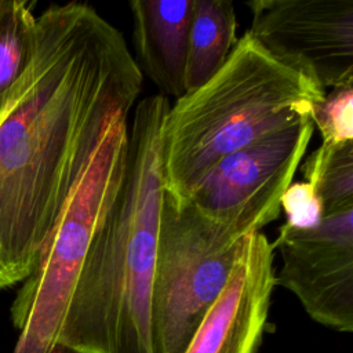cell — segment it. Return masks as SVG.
I'll return each instance as SVG.
<instances>
[{
  "mask_svg": "<svg viewBox=\"0 0 353 353\" xmlns=\"http://www.w3.org/2000/svg\"><path fill=\"white\" fill-rule=\"evenodd\" d=\"M310 119L323 143L353 142V84L331 88L313 106Z\"/></svg>",
  "mask_w": 353,
  "mask_h": 353,
  "instance_id": "obj_14",
  "label": "cell"
},
{
  "mask_svg": "<svg viewBox=\"0 0 353 353\" xmlns=\"http://www.w3.org/2000/svg\"><path fill=\"white\" fill-rule=\"evenodd\" d=\"M170 101L141 99L128 127L123 179L83 262L57 347L152 353L150 295L163 203L160 130Z\"/></svg>",
  "mask_w": 353,
  "mask_h": 353,
  "instance_id": "obj_2",
  "label": "cell"
},
{
  "mask_svg": "<svg viewBox=\"0 0 353 353\" xmlns=\"http://www.w3.org/2000/svg\"><path fill=\"white\" fill-rule=\"evenodd\" d=\"M54 353H61V350H59V347H57L55 350H54Z\"/></svg>",
  "mask_w": 353,
  "mask_h": 353,
  "instance_id": "obj_16",
  "label": "cell"
},
{
  "mask_svg": "<svg viewBox=\"0 0 353 353\" xmlns=\"http://www.w3.org/2000/svg\"><path fill=\"white\" fill-rule=\"evenodd\" d=\"M310 117L273 131L219 160L188 201L199 215L236 240L279 218L313 135Z\"/></svg>",
  "mask_w": 353,
  "mask_h": 353,
  "instance_id": "obj_6",
  "label": "cell"
},
{
  "mask_svg": "<svg viewBox=\"0 0 353 353\" xmlns=\"http://www.w3.org/2000/svg\"><path fill=\"white\" fill-rule=\"evenodd\" d=\"M247 30L323 90L353 84V0H254Z\"/></svg>",
  "mask_w": 353,
  "mask_h": 353,
  "instance_id": "obj_7",
  "label": "cell"
},
{
  "mask_svg": "<svg viewBox=\"0 0 353 353\" xmlns=\"http://www.w3.org/2000/svg\"><path fill=\"white\" fill-rule=\"evenodd\" d=\"M302 174L324 216L353 208V142L321 143L303 161Z\"/></svg>",
  "mask_w": 353,
  "mask_h": 353,
  "instance_id": "obj_13",
  "label": "cell"
},
{
  "mask_svg": "<svg viewBox=\"0 0 353 353\" xmlns=\"http://www.w3.org/2000/svg\"><path fill=\"white\" fill-rule=\"evenodd\" d=\"M241 240L163 193L150 295L152 353H185L226 285Z\"/></svg>",
  "mask_w": 353,
  "mask_h": 353,
  "instance_id": "obj_5",
  "label": "cell"
},
{
  "mask_svg": "<svg viewBox=\"0 0 353 353\" xmlns=\"http://www.w3.org/2000/svg\"><path fill=\"white\" fill-rule=\"evenodd\" d=\"M280 207L285 212V223L296 229L316 228L324 218L323 204L307 182H292L284 192Z\"/></svg>",
  "mask_w": 353,
  "mask_h": 353,
  "instance_id": "obj_15",
  "label": "cell"
},
{
  "mask_svg": "<svg viewBox=\"0 0 353 353\" xmlns=\"http://www.w3.org/2000/svg\"><path fill=\"white\" fill-rule=\"evenodd\" d=\"M236 11L229 0H193L185 90L190 92L212 77L225 63L236 37Z\"/></svg>",
  "mask_w": 353,
  "mask_h": 353,
  "instance_id": "obj_11",
  "label": "cell"
},
{
  "mask_svg": "<svg viewBox=\"0 0 353 353\" xmlns=\"http://www.w3.org/2000/svg\"><path fill=\"white\" fill-rule=\"evenodd\" d=\"M274 248L258 232L245 236L222 292L185 353H256L276 287Z\"/></svg>",
  "mask_w": 353,
  "mask_h": 353,
  "instance_id": "obj_9",
  "label": "cell"
},
{
  "mask_svg": "<svg viewBox=\"0 0 353 353\" xmlns=\"http://www.w3.org/2000/svg\"><path fill=\"white\" fill-rule=\"evenodd\" d=\"M353 208L325 215L312 229L283 223L272 243L281 268L276 284L291 291L317 323L353 331Z\"/></svg>",
  "mask_w": 353,
  "mask_h": 353,
  "instance_id": "obj_8",
  "label": "cell"
},
{
  "mask_svg": "<svg viewBox=\"0 0 353 353\" xmlns=\"http://www.w3.org/2000/svg\"><path fill=\"white\" fill-rule=\"evenodd\" d=\"M34 6L29 0H0V119L33 54Z\"/></svg>",
  "mask_w": 353,
  "mask_h": 353,
  "instance_id": "obj_12",
  "label": "cell"
},
{
  "mask_svg": "<svg viewBox=\"0 0 353 353\" xmlns=\"http://www.w3.org/2000/svg\"><path fill=\"white\" fill-rule=\"evenodd\" d=\"M325 95L319 84L270 57L247 32L219 70L167 109L160 130L163 192L188 201L228 154L310 117Z\"/></svg>",
  "mask_w": 353,
  "mask_h": 353,
  "instance_id": "obj_3",
  "label": "cell"
},
{
  "mask_svg": "<svg viewBox=\"0 0 353 353\" xmlns=\"http://www.w3.org/2000/svg\"><path fill=\"white\" fill-rule=\"evenodd\" d=\"M142 84L124 36L90 4L36 17L30 62L0 119V291L33 273L106 127L130 114Z\"/></svg>",
  "mask_w": 353,
  "mask_h": 353,
  "instance_id": "obj_1",
  "label": "cell"
},
{
  "mask_svg": "<svg viewBox=\"0 0 353 353\" xmlns=\"http://www.w3.org/2000/svg\"><path fill=\"white\" fill-rule=\"evenodd\" d=\"M193 0H132L137 65L159 94L181 98L185 90L189 28Z\"/></svg>",
  "mask_w": 353,
  "mask_h": 353,
  "instance_id": "obj_10",
  "label": "cell"
},
{
  "mask_svg": "<svg viewBox=\"0 0 353 353\" xmlns=\"http://www.w3.org/2000/svg\"><path fill=\"white\" fill-rule=\"evenodd\" d=\"M128 114L106 127L48 234L33 273L11 305L19 330L14 353H54L90 245L113 203L125 167Z\"/></svg>",
  "mask_w": 353,
  "mask_h": 353,
  "instance_id": "obj_4",
  "label": "cell"
}]
</instances>
